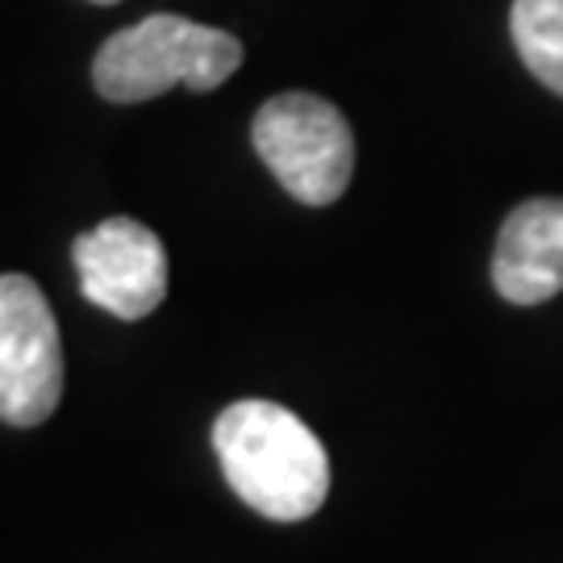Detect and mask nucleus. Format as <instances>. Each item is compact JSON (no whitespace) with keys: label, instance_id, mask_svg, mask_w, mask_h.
Wrapping results in <instances>:
<instances>
[{"label":"nucleus","instance_id":"f257e3e1","mask_svg":"<svg viewBox=\"0 0 563 563\" xmlns=\"http://www.w3.org/2000/svg\"><path fill=\"white\" fill-rule=\"evenodd\" d=\"M213 451L230 488L272 522H301L330 493L322 439L276 401H234L213 422Z\"/></svg>","mask_w":563,"mask_h":563},{"label":"nucleus","instance_id":"f03ea898","mask_svg":"<svg viewBox=\"0 0 563 563\" xmlns=\"http://www.w3.org/2000/svg\"><path fill=\"white\" fill-rule=\"evenodd\" d=\"M242 63V42L218 25L155 13L104 42L92 59V84L104 101L139 104L155 101L167 88L213 92Z\"/></svg>","mask_w":563,"mask_h":563},{"label":"nucleus","instance_id":"7ed1b4c3","mask_svg":"<svg viewBox=\"0 0 563 563\" xmlns=\"http://www.w3.org/2000/svg\"><path fill=\"white\" fill-rule=\"evenodd\" d=\"M260 159L301 205H334L355 172V134L339 109L313 92H280L251 125Z\"/></svg>","mask_w":563,"mask_h":563},{"label":"nucleus","instance_id":"20e7f679","mask_svg":"<svg viewBox=\"0 0 563 563\" xmlns=\"http://www.w3.org/2000/svg\"><path fill=\"white\" fill-rule=\"evenodd\" d=\"M63 397V346L42 288L21 272L0 276V422L38 426Z\"/></svg>","mask_w":563,"mask_h":563},{"label":"nucleus","instance_id":"39448f33","mask_svg":"<svg viewBox=\"0 0 563 563\" xmlns=\"http://www.w3.org/2000/svg\"><path fill=\"white\" fill-rule=\"evenodd\" d=\"M80 292L121 322L155 313L167 297V251L155 230L134 218H109L71 246Z\"/></svg>","mask_w":563,"mask_h":563},{"label":"nucleus","instance_id":"423d86ee","mask_svg":"<svg viewBox=\"0 0 563 563\" xmlns=\"http://www.w3.org/2000/svg\"><path fill=\"white\" fill-rule=\"evenodd\" d=\"M493 284L509 305H543L563 288V197L522 201L501 225Z\"/></svg>","mask_w":563,"mask_h":563},{"label":"nucleus","instance_id":"0eeeda50","mask_svg":"<svg viewBox=\"0 0 563 563\" xmlns=\"http://www.w3.org/2000/svg\"><path fill=\"white\" fill-rule=\"evenodd\" d=\"M509 34L534 80L563 97V0H514Z\"/></svg>","mask_w":563,"mask_h":563},{"label":"nucleus","instance_id":"6e6552de","mask_svg":"<svg viewBox=\"0 0 563 563\" xmlns=\"http://www.w3.org/2000/svg\"><path fill=\"white\" fill-rule=\"evenodd\" d=\"M92 4H118V0H92Z\"/></svg>","mask_w":563,"mask_h":563}]
</instances>
